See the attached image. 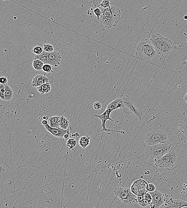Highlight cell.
Wrapping results in <instances>:
<instances>
[{"instance_id":"6da1fadb","label":"cell","mask_w":187,"mask_h":208,"mask_svg":"<svg viewBox=\"0 0 187 208\" xmlns=\"http://www.w3.org/2000/svg\"><path fill=\"white\" fill-rule=\"evenodd\" d=\"M149 40L156 53L161 57L169 54L173 50L174 45L172 40L160 33H152Z\"/></svg>"},{"instance_id":"7a4b0ae2","label":"cell","mask_w":187,"mask_h":208,"mask_svg":"<svg viewBox=\"0 0 187 208\" xmlns=\"http://www.w3.org/2000/svg\"><path fill=\"white\" fill-rule=\"evenodd\" d=\"M100 9L102 13L99 20L104 25L105 29L116 26L121 19V12L119 8L112 4L109 8Z\"/></svg>"},{"instance_id":"3957f363","label":"cell","mask_w":187,"mask_h":208,"mask_svg":"<svg viewBox=\"0 0 187 208\" xmlns=\"http://www.w3.org/2000/svg\"><path fill=\"white\" fill-rule=\"evenodd\" d=\"M156 53L149 39H143L136 45L135 58L142 61L149 63V61L155 57Z\"/></svg>"},{"instance_id":"277c9868","label":"cell","mask_w":187,"mask_h":208,"mask_svg":"<svg viewBox=\"0 0 187 208\" xmlns=\"http://www.w3.org/2000/svg\"><path fill=\"white\" fill-rule=\"evenodd\" d=\"M172 148V144L167 140L154 145H148L145 149L146 155L150 161L154 162L165 155Z\"/></svg>"},{"instance_id":"5b68a950","label":"cell","mask_w":187,"mask_h":208,"mask_svg":"<svg viewBox=\"0 0 187 208\" xmlns=\"http://www.w3.org/2000/svg\"><path fill=\"white\" fill-rule=\"evenodd\" d=\"M177 154L172 148L161 158L154 161L156 166L162 168H171L176 165Z\"/></svg>"},{"instance_id":"8992f818","label":"cell","mask_w":187,"mask_h":208,"mask_svg":"<svg viewBox=\"0 0 187 208\" xmlns=\"http://www.w3.org/2000/svg\"><path fill=\"white\" fill-rule=\"evenodd\" d=\"M114 193L124 204L137 202V196L132 192L130 188L118 187L115 188Z\"/></svg>"},{"instance_id":"52a82bcc","label":"cell","mask_w":187,"mask_h":208,"mask_svg":"<svg viewBox=\"0 0 187 208\" xmlns=\"http://www.w3.org/2000/svg\"><path fill=\"white\" fill-rule=\"evenodd\" d=\"M168 135L162 130H155L148 133L145 140L148 145H154L168 140Z\"/></svg>"},{"instance_id":"ba28073f","label":"cell","mask_w":187,"mask_h":208,"mask_svg":"<svg viewBox=\"0 0 187 208\" xmlns=\"http://www.w3.org/2000/svg\"><path fill=\"white\" fill-rule=\"evenodd\" d=\"M121 97L125 106V109L124 111L125 112L126 109H127L129 110V113L134 114L139 118V120H141L142 115L141 111L134 103L133 99L130 95L121 94Z\"/></svg>"},{"instance_id":"9c48e42d","label":"cell","mask_w":187,"mask_h":208,"mask_svg":"<svg viewBox=\"0 0 187 208\" xmlns=\"http://www.w3.org/2000/svg\"><path fill=\"white\" fill-rule=\"evenodd\" d=\"M148 184L144 179H137L132 184L130 189L136 196H143L148 192Z\"/></svg>"},{"instance_id":"30bf717a","label":"cell","mask_w":187,"mask_h":208,"mask_svg":"<svg viewBox=\"0 0 187 208\" xmlns=\"http://www.w3.org/2000/svg\"><path fill=\"white\" fill-rule=\"evenodd\" d=\"M112 111H112V109H110V108L107 107L105 112H104L103 113H102V115H94V116L99 118L100 120L102 121V130H101V131H105L107 132H117V133H122V134H124L125 132L122 131V130L119 131V130H112V129L107 128L106 127V123L107 121L109 120L110 121H111L115 122V123H119V121H118L113 120V119H112V118H111V114Z\"/></svg>"},{"instance_id":"8fae6325","label":"cell","mask_w":187,"mask_h":208,"mask_svg":"<svg viewBox=\"0 0 187 208\" xmlns=\"http://www.w3.org/2000/svg\"><path fill=\"white\" fill-rule=\"evenodd\" d=\"M150 193L152 197V201L150 205V207L162 208L166 201L164 198V195L157 190Z\"/></svg>"},{"instance_id":"7c38bea8","label":"cell","mask_w":187,"mask_h":208,"mask_svg":"<svg viewBox=\"0 0 187 208\" xmlns=\"http://www.w3.org/2000/svg\"><path fill=\"white\" fill-rule=\"evenodd\" d=\"M44 127L48 131L56 137L63 138L66 133H70V129L66 130L61 128H53L49 125L48 124L45 125Z\"/></svg>"},{"instance_id":"4fadbf2b","label":"cell","mask_w":187,"mask_h":208,"mask_svg":"<svg viewBox=\"0 0 187 208\" xmlns=\"http://www.w3.org/2000/svg\"><path fill=\"white\" fill-rule=\"evenodd\" d=\"M49 64L57 67L60 65L62 61V57L60 52L54 51L52 53H47Z\"/></svg>"},{"instance_id":"5bb4252c","label":"cell","mask_w":187,"mask_h":208,"mask_svg":"<svg viewBox=\"0 0 187 208\" xmlns=\"http://www.w3.org/2000/svg\"><path fill=\"white\" fill-rule=\"evenodd\" d=\"M187 207V201L179 199H174L171 198L166 201L162 208H184Z\"/></svg>"},{"instance_id":"9a60e30c","label":"cell","mask_w":187,"mask_h":208,"mask_svg":"<svg viewBox=\"0 0 187 208\" xmlns=\"http://www.w3.org/2000/svg\"><path fill=\"white\" fill-rule=\"evenodd\" d=\"M49 78L45 75L39 74L33 78V81L31 84L32 87L37 88L46 83L48 82Z\"/></svg>"},{"instance_id":"2e32d148","label":"cell","mask_w":187,"mask_h":208,"mask_svg":"<svg viewBox=\"0 0 187 208\" xmlns=\"http://www.w3.org/2000/svg\"><path fill=\"white\" fill-rule=\"evenodd\" d=\"M152 201V197L150 192H147L143 196H137V202L143 207L150 205Z\"/></svg>"},{"instance_id":"e0dca14e","label":"cell","mask_w":187,"mask_h":208,"mask_svg":"<svg viewBox=\"0 0 187 208\" xmlns=\"http://www.w3.org/2000/svg\"><path fill=\"white\" fill-rule=\"evenodd\" d=\"M93 4L95 8L105 9L109 7L112 4L109 0H93Z\"/></svg>"},{"instance_id":"ac0fdd59","label":"cell","mask_w":187,"mask_h":208,"mask_svg":"<svg viewBox=\"0 0 187 208\" xmlns=\"http://www.w3.org/2000/svg\"><path fill=\"white\" fill-rule=\"evenodd\" d=\"M38 92L41 95L48 93L51 90V86L50 83L47 82L37 88Z\"/></svg>"},{"instance_id":"d6986e66","label":"cell","mask_w":187,"mask_h":208,"mask_svg":"<svg viewBox=\"0 0 187 208\" xmlns=\"http://www.w3.org/2000/svg\"><path fill=\"white\" fill-rule=\"evenodd\" d=\"M5 101H9L13 98L14 91L7 84H5Z\"/></svg>"},{"instance_id":"ffe728a7","label":"cell","mask_w":187,"mask_h":208,"mask_svg":"<svg viewBox=\"0 0 187 208\" xmlns=\"http://www.w3.org/2000/svg\"><path fill=\"white\" fill-rule=\"evenodd\" d=\"M90 137L88 135L83 136L80 138L79 141V144L82 148L85 149L89 145L90 142Z\"/></svg>"},{"instance_id":"44dd1931","label":"cell","mask_w":187,"mask_h":208,"mask_svg":"<svg viewBox=\"0 0 187 208\" xmlns=\"http://www.w3.org/2000/svg\"><path fill=\"white\" fill-rule=\"evenodd\" d=\"M60 117L54 116L49 118L50 126L53 128H60Z\"/></svg>"},{"instance_id":"7402d4cb","label":"cell","mask_w":187,"mask_h":208,"mask_svg":"<svg viewBox=\"0 0 187 208\" xmlns=\"http://www.w3.org/2000/svg\"><path fill=\"white\" fill-rule=\"evenodd\" d=\"M44 64V63L41 60L39 59L34 60L32 63V66L34 69L37 71H42Z\"/></svg>"},{"instance_id":"603a6c76","label":"cell","mask_w":187,"mask_h":208,"mask_svg":"<svg viewBox=\"0 0 187 208\" xmlns=\"http://www.w3.org/2000/svg\"><path fill=\"white\" fill-rule=\"evenodd\" d=\"M70 122L67 118L64 116H62L60 117V126L61 128L66 129H68Z\"/></svg>"},{"instance_id":"cb8c5ba5","label":"cell","mask_w":187,"mask_h":208,"mask_svg":"<svg viewBox=\"0 0 187 208\" xmlns=\"http://www.w3.org/2000/svg\"><path fill=\"white\" fill-rule=\"evenodd\" d=\"M53 66L51 65V64H44L43 66V69L42 71L45 74L47 73H51L53 72Z\"/></svg>"},{"instance_id":"d4e9b609","label":"cell","mask_w":187,"mask_h":208,"mask_svg":"<svg viewBox=\"0 0 187 208\" xmlns=\"http://www.w3.org/2000/svg\"><path fill=\"white\" fill-rule=\"evenodd\" d=\"M67 146L70 150L73 149L77 145V141L75 139L71 138L67 140Z\"/></svg>"},{"instance_id":"484cf974","label":"cell","mask_w":187,"mask_h":208,"mask_svg":"<svg viewBox=\"0 0 187 208\" xmlns=\"http://www.w3.org/2000/svg\"><path fill=\"white\" fill-rule=\"evenodd\" d=\"M43 51L47 53H52L54 51V48L52 45L50 44H44L43 45Z\"/></svg>"},{"instance_id":"4316f807","label":"cell","mask_w":187,"mask_h":208,"mask_svg":"<svg viewBox=\"0 0 187 208\" xmlns=\"http://www.w3.org/2000/svg\"><path fill=\"white\" fill-rule=\"evenodd\" d=\"M5 85L1 84L0 85V97L2 100L5 101Z\"/></svg>"},{"instance_id":"83f0119b","label":"cell","mask_w":187,"mask_h":208,"mask_svg":"<svg viewBox=\"0 0 187 208\" xmlns=\"http://www.w3.org/2000/svg\"><path fill=\"white\" fill-rule=\"evenodd\" d=\"M43 49L41 47L39 46H36L34 48L32 52L35 54L39 55L43 53Z\"/></svg>"},{"instance_id":"f1b7e54d","label":"cell","mask_w":187,"mask_h":208,"mask_svg":"<svg viewBox=\"0 0 187 208\" xmlns=\"http://www.w3.org/2000/svg\"><path fill=\"white\" fill-rule=\"evenodd\" d=\"M156 190V188L155 185L153 183H150L148 184V191L149 192H153Z\"/></svg>"},{"instance_id":"f546056e","label":"cell","mask_w":187,"mask_h":208,"mask_svg":"<svg viewBox=\"0 0 187 208\" xmlns=\"http://www.w3.org/2000/svg\"><path fill=\"white\" fill-rule=\"evenodd\" d=\"M94 13L98 18V19L99 20L100 17L101 16V13H102V11L99 8H96L94 10Z\"/></svg>"},{"instance_id":"4dcf8cb0","label":"cell","mask_w":187,"mask_h":208,"mask_svg":"<svg viewBox=\"0 0 187 208\" xmlns=\"http://www.w3.org/2000/svg\"><path fill=\"white\" fill-rule=\"evenodd\" d=\"M93 106L94 109L96 110H99L102 108V105L99 102H96L94 103Z\"/></svg>"},{"instance_id":"1f68e13d","label":"cell","mask_w":187,"mask_h":208,"mask_svg":"<svg viewBox=\"0 0 187 208\" xmlns=\"http://www.w3.org/2000/svg\"><path fill=\"white\" fill-rule=\"evenodd\" d=\"M8 80L6 77H1L0 78V83L2 85H5L7 83Z\"/></svg>"},{"instance_id":"d6a6232c","label":"cell","mask_w":187,"mask_h":208,"mask_svg":"<svg viewBox=\"0 0 187 208\" xmlns=\"http://www.w3.org/2000/svg\"><path fill=\"white\" fill-rule=\"evenodd\" d=\"M70 133H67L66 134L64 135V139L65 140H68L69 139H70Z\"/></svg>"},{"instance_id":"836d02e7","label":"cell","mask_w":187,"mask_h":208,"mask_svg":"<svg viewBox=\"0 0 187 208\" xmlns=\"http://www.w3.org/2000/svg\"><path fill=\"white\" fill-rule=\"evenodd\" d=\"M42 124L43 125H47V124H48V122L47 120H43L42 121Z\"/></svg>"},{"instance_id":"e575fe53","label":"cell","mask_w":187,"mask_h":208,"mask_svg":"<svg viewBox=\"0 0 187 208\" xmlns=\"http://www.w3.org/2000/svg\"><path fill=\"white\" fill-rule=\"evenodd\" d=\"M184 99H185V102L187 104V92L185 94V96H184Z\"/></svg>"},{"instance_id":"d590c367","label":"cell","mask_w":187,"mask_h":208,"mask_svg":"<svg viewBox=\"0 0 187 208\" xmlns=\"http://www.w3.org/2000/svg\"><path fill=\"white\" fill-rule=\"evenodd\" d=\"M48 116H46V115H45V116H43V119L44 120H47V119H48Z\"/></svg>"},{"instance_id":"8d00e7d4","label":"cell","mask_w":187,"mask_h":208,"mask_svg":"<svg viewBox=\"0 0 187 208\" xmlns=\"http://www.w3.org/2000/svg\"><path fill=\"white\" fill-rule=\"evenodd\" d=\"M184 19H185V20H187V15H185V16L184 17Z\"/></svg>"}]
</instances>
